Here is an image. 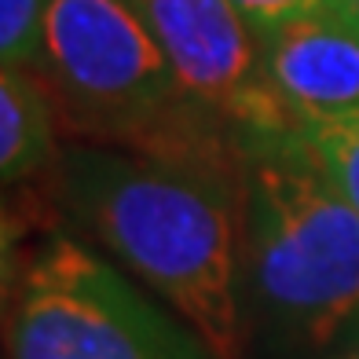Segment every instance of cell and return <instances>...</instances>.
I'll use <instances>...</instances> for the list:
<instances>
[{"instance_id": "obj_8", "label": "cell", "mask_w": 359, "mask_h": 359, "mask_svg": "<svg viewBox=\"0 0 359 359\" xmlns=\"http://www.w3.org/2000/svg\"><path fill=\"white\" fill-rule=\"evenodd\" d=\"M297 125L326 165L330 180L359 213V110L337 114V118H308Z\"/></svg>"}, {"instance_id": "obj_12", "label": "cell", "mask_w": 359, "mask_h": 359, "mask_svg": "<svg viewBox=\"0 0 359 359\" xmlns=\"http://www.w3.org/2000/svg\"><path fill=\"white\" fill-rule=\"evenodd\" d=\"M330 359H359V337H355V341H348L345 348H337Z\"/></svg>"}, {"instance_id": "obj_9", "label": "cell", "mask_w": 359, "mask_h": 359, "mask_svg": "<svg viewBox=\"0 0 359 359\" xmlns=\"http://www.w3.org/2000/svg\"><path fill=\"white\" fill-rule=\"evenodd\" d=\"M44 15L48 0H0V62L4 67L41 74Z\"/></svg>"}, {"instance_id": "obj_2", "label": "cell", "mask_w": 359, "mask_h": 359, "mask_svg": "<svg viewBox=\"0 0 359 359\" xmlns=\"http://www.w3.org/2000/svg\"><path fill=\"white\" fill-rule=\"evenodd\" d=\"M242 271L293 348L334 352L359 337V213L301 125L235 133Z\"/></svg>"}, {"instance_id": "obj_13", "label": "cell", "mask_w": 359, "mask_h": 359, "mask_svg": "<svg viewBox=\"0 0 359 359\" xmlns=\"http://www.w3.org/2000/svg\"><path fill=\"white\" fill-rule=\"evenodd\" d=\"M128 4H133V8H143V4H147V0H128Z\"/></svg>"}, {"instance_id": "obj_7", "label": "cell", "mask_w": 359, "mask_h": 359, "mask_svg": "<svg viewBox=\"0 0 359 359\" xmlns=\"http://www.w3.org/2000/svg\"><path fill=\"white\" fill-rule=\"evenodd\" d=\"M59 107L48 81L34 70H0V180L29 184L59 169Z\"/></svg>"}, {"instance_id": "obj_11", "label": "cell", "mask_w": 359, "mask_h": 359, "mask_svg": "<svg viewBox=\"0 0 359 359\" xmlns=\"http://www.w3.org/2000/svg\"><path fill=\"white\" fill-rule=\"evenodd\" d=\"M334 15L359 29V0H334Z\"/></svg>"}, {"instance_id": "obj_10", "label": "cell", "mask_w": 359, "mask_h": 359, "mask_svg": "<svg viewBox=\"0 0 359 359\" xmlns=\"http://www.w3.org/2000/svg\"><path fill=\"white\" fill-rule=\"evenodd\" d=\"M257 37H268L290 22L312 19V15H334V0H227Z\"/></svg>"}, {"instance_id": "obj_1", "label": "cell", "mask_w": 359, "mask_h": 359, "mask_svg": "<svg viewBox=\"0 0 359 359\" xmlns=\"http://www.w3.org/2000/svg\"><path fill=\"white\" fill-rule=\"evenodd\" d=\"M59 198L217 359H246L238 151L169 158L74 143L59 158Z\"/></svg>"}, {"instance_id": "obj_6", "label": "cell", "mask_w": 359, "mask_h": 359, "mask_svg": "<svg viewBox=\"0 0 359 359\" xmlns=\"http://www.w3.org/2000/svg\"><path fill=\"white\" fill-rule=\"evenodd\" d=\"M264 70L297 121L359 110V29L312 15L260 37Z\"/></svg>"}, {"instance_id": "obj_5", "label": "cell", "mask_w": 359, "mask_h": 359, "mask_svg": "<svg viewBox=\"0 0 359 359\" xmlns=\"http://www.w3.org/2000/svg\"><path fill=\"white\" fill-rule=\"evenodd\" d=\"M184 92L231 133L297 125L264 70L260 37L227 0H147L140 8Z\"/></svg>"}, {"instance_id": "obj_4", "label": "cell", "mask_w": 359, "mask_h": 359, "mask_svg": "<svg viewBox=\"0 0 359 359\" xmlns=\"http://www.w3.org/2000/svg\"><path fill=\"white\" fill-rule=\"evenodd\" d=\"M4 341L8 359H217L176 312L67 235L22 271Z\"/></svg>"}, {"instance_id": "obj_3", "label": "cell", "mask_w": 359, "mask_h": 359, "mask_svg": "<svg viewBox=\"0 0 359 359\" xmlns=\"http://www.w3.org/2000/svg\"><path fill=\"white\" fill-rule=\"evenodd\" d=\"M41 77L81 143L169 158H227L235 133L184 92L128 0H48Z\"/></svg>"}]
</instances>
